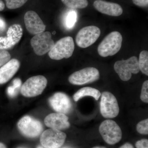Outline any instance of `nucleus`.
Wrapping results in <instances>:
<instances>
[{"instance_id": "f3484780", "label": "nucleus", "mask_w": 148, "mask_h": 148, "mask_svg": "<svg viewBox=\"0 0 148 148\" xmlns=\"http://www.w3.org/2000/svg\"><path fill=\"white\" fill-rule=\"evenodd\" d=\"M20 64L17 59L13 58L0 68V84L8 82L18 71Z\"/></svg>"}, {"instance_id": "f8f14e48", "label": "nucleus", "mask_w": 148, "mask_h": 148, "mask_svg": "<svg viewBox=\"0 0 148 148\" xmlns=\"http://www.w3.org/2000/svg\"><path fill=\"white\" fill-rule=\"evenodd\" d=\"M23 36L21 25L14 24L9 28L7 36L0 37V50L9 49L19 42Z\"/></svg>"}, {"instance_id": "2f4dec72", "label": "nucleus", "mask_w": 148, "mask_h": 148, "mask_svg": "<svg viewBox=\"0 0 148 148\" xmlns=\"http://www.w3.org/2000/svg\"><path fill=\"white\" fill-rule=\"evenodd\" d=\"M5 5L2 0H0V11H2L4 9Z\"/></svg>"}, {"instance_id": "cd10ccee", "label": "nucleus", "mask_w": 148, "mask_h": 148, "mask_svg": "<svg viewBox=\"0 0 148 148\" xmlns=\"http://www.w3.org/2000/svg\"><path fill=\"white\" fill-rule=\"evenodd\" d=\"M21 79L19 78H16L13 81V85L12 86L15 89H17L18 88L20 87L21 86Z\"/></svg>"}, {"instance_id": "412c9836", "label": "nucleus", "mask_w": 148, "mask_h": 148, "mask_svg": "<svg viewBox=\"0 0 148 148\" xmlns=\"http://www.w3.org/2000/svg\"><path fill=\"white\" fill-rule=\"evenodd\" d=\"M77 14L75 11L69 12L67 14L66 19V27L69 29H71L74 27L77 21Z\"/></svg>"}, {"instance_id": "2eb2a0df", "label": "nucleus", "mask_w": 148, "mask_h": 148, "mask_svg": "<svg viewBox=\"0 0 148 148\" xmlns=\"http://www.w3.org/2000/svg\"><path fill=\"white\" fill-rule=\"evenodd\" d=\"M44 123L49 128L59 130L68 129L71 126L69 117L65 114L58 112L53 113L47 116Z\"/></svg>"}, {"instance_id": "393cba45", "label": "nucleus", "mask_w": 148, "mask_h": 148, "mask_svg": "<svg viewBox=\"0 0 148 148\" xmlns=\"http://www.w3.org/2000/svg\"><path fill=\"white\" fill-rule=\"evenodd\" d=\"M11 55L8 51L0 50V67L4 65L10 60Z\"/></svg>"}, {"instance_id": "b1692460", "label": "nucleus", "mask_w": 148, "mask_h": 148, "mask_svg": "<svg viewBox=\"0 0 148 148\" xmlns=\"http://www.w3.org/2000/svg\"><path fill=\"white\" fill-rule=\"evenodd\" d=\"M140 99L144 103H148V81L143 83L141 90Z\"/></svg>"}, {"instance_id": "6e6552de", "label": "nucleus", "mask_w": 148, "mask_h": 148, "mask_svg": "<svg viewBox=\"0 0 148 148\" xmlns=\"http://www.w3.org/2000/svg\"><path fill=\"white\" fill-rule=\"evenodd\" d=\"M66 133L58 130L50 128L41 134V145L46 148H59L63 146L66 138Z\"/></svg>"}, {"instance_id": "39448f33", "label": "nucleus", "mask_w": 148, "mask_h": 148, "mask_svg": "<svg viewBox=\"0 0 148 148\" xmlns=\"http://www.w3.org/2000/svg\"><path fill=\"white\" fill-rule=\"evenodd\" d=\"M99 130L103 140L109 145H115L121 140V129L116 122L112 120L107 119L103 121Z\"/></svg>"}, {"instance_id": "a878e982", "label": "nucleus", "mask_w": 148, "mask_h": 148, "mask_svg": "<svg viewBox=\"0 0 148 148\" xmlns=\"http://www.w3.org/2000/svg\"><path fill=\"white\" fill-rule=\"evenodd\" d=\"M135 146L137 148H148L147 139H142L136 142Z\"/></svg>"}, {"instance_id": "bb28decb", "label": "nucleus", "mask_w": 148, "mask_h": 148, "mask_svg": "<svg viewBox=\"0 0 148 148\" xmlns=\"http://www.w3.org/2000/svg\"><path fill=\"white\" fill-rule=\"evenodd\" d=\"M133 3L140 7L148 6V0H132Z\"/></svg>"}, {"instance_id": "20e7f679", "label": "nucleus", "mask_w": 148, "mask_h": 148, "mask_svg": "<svg viewBox=\"0 0 148 148\" xmlns=\"http://www.w3.org/2000/svg\"><path fill=\"white\" fill-rule=\"evenodd\" d=\"M20 133L24 137L34 138L42 133L43 126L41 123L33 117L25 116L21 118L17 123Z\"/></svg>"}, {"instance_id": "c85d7f7f", "label": "nucleus", "mask_w": 148, "mask_h": 148, "mask_svg": "<svg viewBox=\"0 0 148 148\" xmlns=\"http://www.w3.org/2000/svg\"><path fill=\"white\" fill-rule=\"evenodd\" d=\"M16 89L12 86H10L8 87L7 89V92L8 95L10 97H14L16 94Z\"/></svg>"}, {"instance_id": "c756f323", "label": "nucleus", "mask_w": 148, "mask_h": 148, "mask_svg": "<svg viewBox=\"0 0 148 148\" xmlns=\"http://www.w3.org/2000/svg\"><path fill=\"white\" fill-rule=\"evenodd\" d=\"M6 27L5 22L4 20L1 18H0V30L3 31L5 30Z\"/></svg>"}, {"instance_id": "aec40b11", "label": "nucleus", "mask_w": 148, "mask_h": 148, "mask_svg": "<svg viewBox=\"0 0 148 148\" xmlns=\"http://www.w3.org/2000/svg\"><path fill=\"white\" fill-rule=\"evenodd\" d=\"M66 6L72 9H82L88 5L87 0H61Z\"/></svg>"}, {"instance_id": "dca6fc26", "label": "nucleus", "mask_w": 148, "mask_h": 148, "mask_svg": "<svg viewBox=\"0 0 148 148\" xmlns=\"http://www.w3.org/2000/svg\"><path fill=\"white\" fill-rule=\"evenodd\" d=\"M93 6L99 12L109 16H119L123 12V8L118 4L103 0H96L93 3Z\"/></svg>"}, {"instance_id": "f257e3e1", "label": "nucleus", "mask_w": 148, "mask_h": 148, "mask_svg": "<svg viewBox=\"0 0 148 148\" xmlns=\"http://www.w3.org/2000/svg\"><path fill=\"white\" fill-rule=\"evenodd\" d=\"M122 41V36L119 32H111L104 38L98 46V53L103 57L115 55L120 50Z\"/></svg>"}, {"instance_id": "ddd939ff", "label": "nucleus", "mask_w": 148, "mask_h": 148, "mask_svg": "<svg viewBox=\"0 0 148 148\" xmlns=\"http://www.w3.org/2000/svg\"><path fill=\"white\" fill-rule=\"evenodd\" d=\"M49 103L51 107L56 112L65 114L70 113L72 109L70 98L64 92L54 93L49 99Z\"/></svg>"}, {"instance_id": "f704fd0d", "label": "nucleus", "mask_w": 148, "mask_h": 148, "mask_svg": "<svg viewBox=\"0 0 148 148\" xmlns=\"http://www.w3.org/2000/svg\"><path fill=\"white\" fill-rule=\"evenodd\" d=\"M37 148H46L44 147H43L42 146H38L37 147Z\"/></svg>"}, {"instance_id": "0eeeda50", "label": "nucleus", "mask_w": 148, "mask_h": 148, "mask_svg": "<svg viewBox=\"0 0 148 148\" xmlns=\"http://www.w3.org/2000/svg\"><path fill=\"white\" fill-rule=\"evenodd\" d=\"M100 111L102 115L107 119H112L118 115L119 107L115 96L108 91H105L101 95Z\"/></svg>"}, {"instance_id": "7ed1b4c3", "label": "nucleus", "mask_w": 148, "mask_h": 148, "mask_svg": "<svg viewBox=\"0 0 148 148\" xmlns=\"http://www.w3.org/2000/svg\"><path fill=\"white\" fill-rule=\"evenodd\" d=\"M47 80L42 75L29 78L21 86V92L25 97L32 98L41 95L46 87Z\"/></svg>"}, {"instance_id": "4468645a", "label": "nucleus", "mask_w": 148, "mask_h": 148, "mask_svg": "<svg viewBox=\"0 0 148 148\" xmlns=\"http://www.w3.org/2000/svg\"><path fill=\"white\" fill-rule=\"evenodd\" d=\"M24 21L26 29L32 34L36 35L45 31V25L38 14L34 11L26 12Z\"/></svg>"}, {"instance_id": "7c9ffc66", "label": "nucleus", "mask_w": 148, "mask_h": 148, "mask_svg": "<svg viewBox=\"0 0 148 148\" xmlns=\"http://www.w3.org/2000/svg\"><path fill=\"white\" fill-rule=\"evenodd\" d=\"M119 148H134L133 146L131 144L129 143H126L124 145H123Z\"/></svg>"}, {"instance_id": "9d476101", "label": "nucleus", "mask_w": 148, "mask_h": 148, "mask_svg": "<svg viewBox=\"0 0 148 148\" xmlns=\"http://www.w3.org/2000/svg\"><path fill=\"white\" fill-rule=\"evenodd\" d=\"M100 75L98 69L88 67L74 73L69 78L70 83L75 85H82L98 80Z\"/></svg>"}, {"instance_id": "1a4fd4ad", "label": "nucleus", "mask_w": 148, "mask_h": 148, "mask_svg": "<svg viewBox=\"0 0 148 148\" xmlns=\"http://www.w3.org/2000/svg\"><path fill=\"white\" fill-rule=\"evenodd\" d=\"M31 44L36 55L42 56L50 51L54 42L50 32H43L33 37L31 40Z\"/></svg>"}, {"instance_id": "72a5a7b5", "label": "nucleus", "mask_w": 148, "mask_h": 148, "mask_svg": "<svg viewBox=\"0 0 148 148\" xmlns=\"http://www.w3.org/2000/svg\"><path fill=\"white\" fill-rule=\"evenodd\" d=\"M92 148H106L105 147H93Z\"/></svg>"}, {"instance_id": "a211bd4d", "label": "nucleus", "mask_w": 148, "mask_h": 148, "mask_svg": "<svg viewBox=\"0 0 148 148\" xmlns=\"http://www.w3.org/2000/svg\"><path fill=\"white\" fill-rule=\"evenodd\" d=\"M101 93L98 89L90 87H85L81 88L73 95L74 101L77 102L86 96H92L98 101L101 97Z\"/></svg>"}, {"instance_id": "6ab92c4d", "label": "nucleus", "mask_w": 148, "mask_h": 148, "mask_svg": "<svg viewBox=\"0 0 148 148\" xmlns=\"http://www.w3.org/2000/svg\"><path fill=\"white\" fill-rule=\"evenodd\" d=\"M138 65L140 71L143 73L148 75V52L147 51H143L139 56Z\"/></svg>"}, {"instance_id": "9b49d317", "label": "nucleus", "mask_w": 148, "mask_h": 148, "mask_svg": "<svg viewBox=\"0 0 148 148\" xmlns=\"http://www.w3.org/2000/svg\"><path fill=\"white\" fill-rule=\"evenodd\" d=\"M101 35V30L94 26H87L79 30L76 37L77 46L82 48L90 46L96 42Z\"/></svg>"}, {"instance_id": "4be33fe9", "label": "nucleus", "mask_w": 148, "mask_h": 148, "mask_svg": "<svg viewBox=\"0 0 148 148\" xmlns=\"http://www.w3.org/2000/svg\"><path fill=\"white\" fill-rule=\"evenodd\" d=\"M28 0H5L7 7L9 9H15L22 6Z\"/></svg>"}, {"instance_id": "5701e85b", "label": "nucleus", "mask_w": 148, "mask_h": 148, "mask_svg": "<svg viewBox=\"0 0 148 148\" xmlns=\"http://www.w3.org/2000/svg\"><path fill=\"white\" fill-rule=\"evenodd\" d=\"M137 131L142 135L148 134V119L144 120L137 124L136 127Z\"/></svg>"}, {"instance_id": "f03ea898", "label": "nucleus", "mask_w": 148, "mask_h": 148, "mask_svg": "<svg viewBox=\"0 0 148 148\" xmlns=\"http://www.w3.org/2000/svg\"><path fill=\"white\" fill-rule=\"evenodd\" d=\"M74 49L75 44L73 38L71 36L64 37L54 43L48 54L53 60H60L71 57Z\"/></svg>"}, {"instance_id": "423d86ee", "label": "nucleus", "mask_w": 148, "mask_h": 148, "mask_svg": "<svg viewBox=\"0 0 148 148\" xmlns=\"http://www.w3.org/2000/svg\"><path fill=\"white\" fill-rule=\"evenodd\" d=\"M114 69L122 80L127 81L131 78L132 73L137 74L140 72L138 58L133 56L127 60L117 61Z\"/></svg>"}, {"instance_id": "473e14b6", "label": "nucleus", "mask_w": 148, "mask_h": 148, "mask_svg": "<svg viewBox=\"0 0 148 148\" xmlns=\"http://www.w3.org/2000/svg\"><path fill=\"white\" fill-rule=\"evenodd\" d=\"M0 148H7L5 144L0 142Z\"/></svg>"}]
</instances>
